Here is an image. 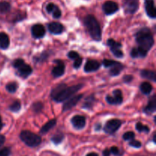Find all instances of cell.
Wrapping results in <instances>:
<instances>
[{
	"instance_id": "1",
	"label": "cell",
	"mask_w": 156,
	"mask_h": 156,
	"mask_svg": "<svg viewBox=\"0 0 156 156\" xmlns=\"http://www.w3.org/2000/svg\"><path fill=\"white\" fill-rule=\"evenodd\" d=\"M83 87L82 84L67 87L66 84H60L53 88L51 92V97L55 101L63 102L73 96Z\"/></svg>"
},
{
	"instance_id": "2",
	"label": "cell",
	"mask_w": 156,
	"mask_h": 156,
	"mask_svg": "<svg viewBox=\"0 0 156 156\" xmlns=\"http://www.w3.org/2000/svg\"><path fill=\"white\" fill-rule=\"evenodd\" d=\"M136 41L139 47L146 51H149L154 44V38L150 29L142 28L136 34Z\"/></svg>"
},
{
	"instance_id": "3",
	"label": "cell",
	"mask_w": 156,
	"mask_h": 156,
	"mask_svg": "<svg viewBox=\"0 0 156 156\" xmlns=\"http://www.w3.org/2000/svg\"><path fill=\"white\" fill-rule=\"evenodd\" d=\"M84 24L93 40L100 41L101 40V30L98 21L93 15H87L84 19Z\"/></svg>"
},
{
	"instance_id": "4",
	"label": "cell",
	"mask_w": 156,
	"mask_h": 156,
	"mask_svg": "<svg viewBox=\"0 0 156 156\" xmlns=\"http://www.w3.org/2000/svg\"><path fill=\"white\" fill-rule=\"evenodd\" d=\"M20 139L21 141L31 148L37 147L41 143V137L28 130H24L20 133Z\"/></svg>"
},
{
	"instance_id": "5",
	"label": "cell",
	"mask_w": 156,
	"mask_h": 156,
	"mask_svg": "<svg viewBox=\"0 0 156 156\" xmlns=\"http://www.w3.org/2000/svg\"><path fill=\"white\" fill-rule=\"evenodd\" d=\"M140 2L139 0H123V7L125 13L132 15L139 9Z\"/></svg>"
},
{
	"instance_id": "6",
	"label": "cell",
	"mask_w": 156,
	"mask_h": 156,
	"mask_svg": "<svg viewBox=\"0 0 156 156\" xmlns=\"http://www.w3.org/2000/svg\"><path fill=\"white\" fill-rule=\"evenodd\" d=\"M121 126V121L118 119H112V120H108L105 124L104 130L106 133L114 134L117 132L119 128Z\"/></svg>"
},
{
	"instance_id": "7",
	"label": "cell",
	"mask_w": 156,
	"mask_h": 156,
	"mask_svg": "<svg viewBox=\"0 0 156 156\" xmlns=\"http://www.w3.org/2000/svg\"><path fill=\"white\" fill-rule=\"evenodd\" d=\"M107 44L109 46L110 48H111V52L113 53V54L117 58H121L123 57V53L122 52V50H120V47H121V44L120 43L117 42L114 40L113 39H108L107 41Z\"/></svg>"
},
{
	"instance_id": "8",
	"label": "cell",
	"mask_w": 156,
	"mask_h": 156,
	"mask_svg": "<svg viewBox=\"0 0 156 156\" xmlns=\"http://www.w3.org/2000/svg\"><path fill=\"white\" fill-rule=\"evenodd\" d=\"M114 97L113 96L108 95L106 98V101L110 105H119L123 102V95H122V91L120 89L114 90Z\"/></svg>"
},
{
	"instance_id": "9",
	"label": "cell",
	"mask_w": 156,
	"mask_h": 156,
	"mask_svg": "<svg viewBox=\"0 0 156 156\" xmlns=\"http://www.w3.org/2000/svg\"><path fill=\"white\" fill-rule=\"evenodd\" d=\"M102 9L106 15H111L118 11L119 6L115 2L107 1L102 5Z\"/></svg>"
},
{
	"instance_id": "10",
	"label": "cell",
	"mask_w": 156,
	"mask_h": 156,
	"mask_svg": "<svg viewBox=\"0 0 156 156\" xmlns=\"http://www.w3.org/2000/svg\"><path fill=\"white\" fill-rule=\"evenodd\" d=\"M145 9L148 16L151 18L156 17V9L154 0H145Z\"/></svg>"
},
{
	"instance_id": "11",
	"label": "cell",
	"mask_w": 156,
	"mask_h": 156,
	"mask_svg": "<svg viewBox=\"0 0 156 156\" xmlns=\"http://www.w3.org/2000/svg\"><path fill=\"white\" fill-rule=\"evenodd\" d=\"M55 62L56 63V66L52 70V75L55 78L60 77L65 73V65H64L63 62L59 59L55 60Z\"/></svg>"
},
{
	"instance_id": "12",
	"label": "cell",
	"mask_w": 156,
	"mask_h": 156,
	"mask_svg": "<svg viewBox=\"0 0 156 156\" xmlns=\"http://www.w3.org/2000/svg\"><path fill=\"white\" fill-rule=\"evenodd\" d=\"M82 97H83V94H78V95L69 98V100L64 104L63 111H68V110L72 109L73 107H75L78 103H79V101L82 98Z\"/></svg>"
},
{
	"instance_id": "13",
	"label": "cell",
	"mask_w": 156,
	"mask_h": 156,
	"mask_svg": "<svg viewBox=\"0 0 156 156\" xmlns=\"http://www.w3.org/2000/svg\"><path fill=\"white\" fill-rule=\"evenodd\" d=\"M31 33L34 37L35 38H41L45 35L46 30L44 26L42 24H37L32 27Z\"/></svg>"
},
{
	"instance_id": "14",
	"label": "cell",
	"mask_w": 156,
	"mask_h": 156,
	"mask_svg": "<svg viewBox=\"0 0 156 156\" xmlns=\"http://www.w3.org/2000/svg\"><path fill=\"white\" fill-rule=\"evenodd\" d=\"M48 30L53 34H60L64 30V27L61 23L51 22L48 24Z\"/></svg>"
},
{
	"instance_id": "15",
	"label": "cell",
	"mask_w": 156,
	"mask_h": 156,
	"mask_svg": "<svg viewBox=\"0 0 156 156\" xmlns=\"http://www.w3.org/2000/svg\"><path fill=\"white\" fill-rule=\"evenodd\" d=\"M72 124L75 128L78 129H81L85 127V118L83 116L76 115L72 118Z\"/></svg>"
},
{
	"instance_id": "16",
	"label": "cell",
	"mask_w": 156,
	"mask_h": 156,
	"mask_svg": "<svg viewBox=\"0 0 156 156\" xmlns=\"http://www.w3.org/2000/svg\"><path fill=\"white\" fill-rule=\"evenodd\" d=\"M101 67V64L95 60H88L85 63L84 70L86 73H92L97 71Z\"/></svg>"
},
{
	"instance_id": "17",
	"label": "cell",
	"mask_w": 156,
	"mask_h": 156,
	"mask_svg": "<svg viewBox=\"0 0 156 156\" xmlns=\"http://www.w3.org/2000/svg\"><path fill=\"white\" fill-rule=\"evenodd\" d=\"M46 10L48 13H51L53 15V18H59L61 17V11L57 5H56L53 3H49L46 7Z\"/></svg>"
},
{
	"instance_id": "18",
	"label": "cell",
	"mask_w": 156,
	"mask_h": 156,
	"mask_svg": "<svg viewBox=\"0 0 156 156\" xmlns=\"http://www.w3.org/2000/svg\"><path fill=\"white\" fill-rule=\"evenodd\" d=\"M31 73H32L31 67H30L29 65H27V64H26L25 62L18 68V76L24 78V79H25V78H27V76H30V75L31 74Z\"/></svg>"
},
{
	"instance_id": "19",
	"label": "cell",
	"mask_w": 156,
	"mask_h": 156,
	"mask_svg": "<svg viewBox=\"0 0 156 156\" xmlns=\"http://www.w3.org/2000/svg\"><path fill=\"white\" fill-rule=\"evenodd\" d=\"M156 111V95H153L149 100V104L144 109V112L146 114H152Z\"/></svg>"
},
{
	"instance_id": "20",
	"label": "cell",
	"mask_w": 156,
	"mask_h": 156,
	"mask_svg": "<svg viewBox=\"0 0 156 156\" xmlns=\"http://www.w3.org/2000/svg\"><path fill=\"white\" fill-rule=\"evenodd\" d=\"M146 54H147V51H146L140 47H137V48H133L131 50L130 53L131 56L133 58H143L146 56Z\"/></svg>"
},
{
	"instance_id": "21",
	"label": "cell",
	"mask_w": 156,
	"mask_h": 156,
	"mask_svg": "<svg viewBox=\"0 0 156 156\" xmlns=\"http://www.w3.org/2000/svg\"><path fill=\"white\" fill-rule=\"evenodd\" d=\"M9 44H10V41H9V36L5 33L1 32L0 33V48L7 49Z\"/></svg>"
},
{
	"instance_id": "22",
	"label": "cell",
	"mask_w": 156,
	"mask_h": 156,
	"mask_svg": "<svg viewBox=\"0 0 156 156\" xmlns=\"http://www.w3.org/2000/svg\"><path fill=\"white\" fill-rule=\"evenodd\" d=\"M123 69V66L120 62H117L114 65L111 66V69H110V74L112 76H118L120 73V72Z\"/></svg>"
},
{
	"instance_id": "23",
	"label": "cell",
	"mask_w": 156,
	"mask_h": 156,
	"mask_svg": "<svg viewBox=\"0 0 156 156\" xmlns=\"http://www.w3.org/2000/svg\"><path fill=\"white\" fill-rule=\"evenodd\" d=\"M56 120H50V121L47 122L46 124L44 125V126L41 128L40 133H41V134H46L47 133H48L49 131L50 130V129H53V128L54 127L55 125H56Z\"/></svg>"
},
{
	"instance_id": "24",
	"label": "cell",
	"mask_w": 156,
	"mask_h": 156,
	"mask_svg": "<svg viewBox=\"0 0 156 156\" xmlns=\"http://www.w3.org/2000/svg\"><path fill=\"white\" fill-rule=\"evenodd\" d=\"M141 76L145 79H150V80L155 82L156 81V74L155 72L150 71V70L144 69L142 70L141 72Z\"/></svg>"
},
{
	"instance_id": "25",
	"label": "cell",
	"mask_w": 156,
	"mask_h": 156,
	"mask_svg": "<svg viewBox=\"0 0 156 156\" xmlns=\"http://www.w3.org/2000/svg\"><path fill=\"white\" fill-rule=\"evenodd\" d=\"M140 90L145 94H149L152 91V85L149 82H143L140 85Z\"/></svg>"
},
{
	"instance_id": "26",
	"label": "cell",
	"mask_w": 156,
	"mask_h": 156,
	"mask_svg": "<svg viewBox=\"0 0 156 156\" xmlns=\"http://www.w3.org/2000/svg\"><path fill=\"white\" fill-rule=\"evenodd\" d=\"M11 9V5L7 2H0V13L4 14L9 12Z\"/></svg>"
},
{
	"instance_id": "27",
	"label": "cell",
	"mask_w": 156,
	"mask_h": 156,
	"mask_svg": "<svg viewBox=\"0 0 156 156\" xmlns=\"http://www.w3.org/2000/svg\"><path fill=\"white\" fill-rule=\"evenodd\" d=\"M94 96L91 95L90 97H88V98L85 100V103L82 105V108H85V109H91L93 106V104H94Z\"/></svg>"
},
{
	"instance_id": "28",
	"label": "cell",
	"mask_w": 156,
	"mask_h": 156,
	"mask_svg": "<svg viewBox=\"0 0 156 156\" xmlns=\"http://www.w3.org/2000/svg\"><path fill=\"white\" fill-rule=\"evenodd\" d=\"M64 139V135L61 133H59L56 134V135L53 136L51 139V141L54 143L55 145H58L59 143H61L62 142Z\"/></svg>"
},
{
	"instance_id": "29",
	"label": "cell",
	"mask_w": 156,
	"mask_h": 156,
	"mask_svg": "<svg viewBox=\"0 0 156 156\" xmlns=\"http://www.w3.org/2000/svg\"><path fill=\"white\" fill-rule=\"evenodd\" d=\"M136 130L138 131V132H144V133H149V128L147 126H145V125H143V123H137L136 124Z\"/></svg>"
},
{
	"instance_id": "30",
	"label": "cell",
	"mask_w": 156,
	"mask_h": 156,
	"mask_svg": "<svg viewBox=\"0 0 156 156\" xmlns=\"http://www.w3.org/2000/svg\"><path fill=\"white\" fill-rule=\"evenodd\" d=\"M6 89L9 92L14 93L18 89V83L16 82H10L6 85Z\"/></svg>"
},
{
	"instance_id": "31",
	"label": "cell",
	"mask_w": 156,
	"mask_h": 156,
	"mask_svg": "<svg viewBox=\"0 0 156 156\" xmlns=\"http://www.w3.org/2000/svg\"><path fill=\"white\" fill-rule=\"evenodd\" d=\"M9 109H10V111H12V112H18V111H19L20 109H21V103H20L18 101H16L14 102L12 105H10Z\"/></svg>"
},
{
	"instance_id": "32",
	"label": "cell",
	"mask_w": 156,
	"mask_h": 156,
	"mask_svg": "<svg viewBox=\"0 0 156 156\" xmlns=\"http://www.w3.org/2000/svg\"><path fill=\"white\" fill-rule=\"evenodd\" d=\"M32 109L35 113H39L43 109V104L41 102H36L32 105Z\"/></svg>"
},
{
	"instance_id": "33",
	"label": "cell",
	"mask_w": 156,
	"mask_h": 156,
	"mask_svg": "<svg viewBox=\"0 0 156 156\" xmlns=\"http://www.w3.org/2000/svg\"><path fill=\"white\" fill-rule=\"evenodd\" d=\"M134 137H135V133L132 131H129V132H126L123 134V139L126 141H129V140H133Z\"/></svg>"
},
{
	"instance_id": "34",
	"label": "cell",
	"mask_w": 156,
	"mask_h": 156,
	"mask_svg": "<svg viewBox=\"0 0 156 156\" xmlns=\"http://www.w3.org/2000/svg\"><path fill=\"white\" fill-rule=\"evenodd\" d=\"M129 145L130 146H132V147L136 148V149H139V148H140L142 146L141 143H140V141H138V140H131L130 142H129Z\"/></svg>"
},
{
	"instance_id": "35",
	"label": "cell",
	"mask_w": 156,
	"mask_h": 156,
	"mask_svg": "<svg viewBox=\"0 0 156 156\" xmlns=\"http://www.w3.org/2000/svg\"><path fill=\"white\" fill-rule=\"evenodd\" d=\"M11 149L9 148H3L0 150V156H10Z\"/></svg>"
},
{
	"instance_id": "36",
	"label": "cell",
	"mask_w": 156,
	"mask_h": 156,
	"mask_svg": "<svg viewBox=\"0 0 156 156\" xmlns=\"http://www.w3.org/2000/svg\"><path fill=\"white\" fill-rule=\"evenodd\" d=\"M116 62H116V61H114V60H110V59H104L103 65H104V66L106 67V68H108V67L112 66L114 65Z\"/></svg>"
},
{
	"instance_id": "37",
	"label": "cell",
	"mask_w": 156,
	"mask_h": 156,
	"mask_svg": "<svg viewBox=\"0 0 156 156\" xmlns=\"http://www.w3.org/2000/svg\"><path fill=\"white\" fill-rule=\"evenodd\" d=\"M110 151H111V153L113 154L114 155H116V156L121 155H120V149H119L117 146H113V147H111V149H110Z\"/></svg>"
},
{
	"instance_id": "38",
	"label": "cell",
	"mask_w": 156,
	"mask_h": 156,
	"mask_svg": "<svg viewBox=\"0 0 156 156\" xmlns=\"http://www.w3.org/2000/svg\"><path fill=\"white\" fill-rule=\"evenodd\" d=\"M24 63V61L22 59H17L13 62V66L15 67V68L18 69V67L21 66Z\"/></svg>"
},
{
	"instance_id": "39",
	"label": "cell",
	"mask_w": 156,
	"mask_h": 156,
	"mask_svg": "<svg viewBox=\"0 0 156 156\" xmlns=\"http://www.w3.org/2000/svg\"><path fill=\"white\" fill-rule=\"evenodd\" d=\"M82 59L80 57V56H79L78 58H76V59H75V62H74V67L76 69H79V67L81 66V65H82Z\"/></svg>"
},
{
	"instance_id": "40",
	"label": "cell",
	"mask_w": 156,
	"mask_h": 156,
	"mask_svg": "<svg viewBox=\"0 0 156 156\" xmlns=\"http://www.w3.org/2000/svg\"><path fill=\"white\" fill-rule=\"evenodd\" d=\"M79 56V53L76 51H70L68 53V57L72 59H76V58H78Z\"/></svg>"
},
{
	"instance_id": "41",
	"label": "cell",
	"mask_w": 156,
	"mask_h": 156,
	"mask_svg": "<svg viewBox=\"0 0 156 156\" xmlns=\"http://www.w3.org/2000/svg\"><path fill=\"white\" fill-rule=\"evenodd\" d=\"M133 79V77L132 76H130V75H126V76H123V80L125 83H129L130 82H132Z\"/></svg>"
},
{
	"instance_id": "42",
	"label": "cell",
	"mask_w": 156,
	"mask_h": 156,
	"mask_svg": "<svg viewBox=\"0 0 156 156\" xmlns=\"http://www.w3.org/2000/svg\"><path fill=\"white\" fill-rule=\"evenodd\" d=\"M111 151L108 149H105V150L103 151V156H110L111 155Z\"/></svg>"
},
{
	"instance_id": "43",
	"label": "cell",
	"mask_w": 156,
	"mask_h": 156,
	"mask_svg": "<svg viewBox=\"0 0 156 156\" xmlns=\"http://www.w3.org/2000/svg\"><path fill=\"white\" fill-rule=\"evenodd\" d=\"M5 141V138L4 136L0 135V147L4 144Z\"/></svg>"
},
{
	"instance_id": "44",
	"label": "cell",
	"mask_w": 156,
	"mask_h": 156,
	"mask_svg": "<svg viewBox=\"0 0 156 156\" xmlns=\"http://www.w3.org/2000/svg\"><path fill=\"white\" fill-rule=\"evenodd\" d=\"M86 156H99L98 154H97L96 152H90V153L87 154Z\"/></svg>"
},
{
	"instance_id": "45",
	"label": "cell",
	"mask_w": 156,
	"mask_h": 156,
	"mask_svg": "<svg viewBox=\"0 0 156 156\" xmlns=\"http://www.w3.org/2000/svg\"><path fill=\"white\" fill-rule=\"evenodd\" d=\"M101 129V125L100 123H98L95 126V130L98 131V130H100Z\"/></svg>"
},
{
	"instance_id": "46",
	"label": "cell",
	"mask_w": 156,
	"mask_h": 156,
	"mask_svg": "<svg viewBox=\"0 0 156 156\" xmlns=\"http://www.w3.org/2000/svg\"><path fill=\"white\" fill-rule=\"evenodd\" d=\"M3 126H4V124H3V123H2V117H0V130L2 129Z\"/></svg>"
},
{
	"instance_id": "47",
	"label": "cell",
	"mask_w": 156,
	"mask_h": 156,
	"mask_svg": "<svg viewBox=\"0 0 156 156\" xmlns=\"http://www.w3.org/2000/svg\"><path fill=\"white\" fill-rule=\"evenodd\" d=\"M153 142H154V143H156V142H155V134L153 136Z\"/></svg>"
}]
</instances>
